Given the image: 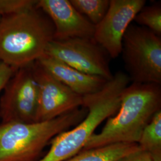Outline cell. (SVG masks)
<instances>
[{"label":"cell","mask_w":161,"mask_h":161,"mask_svg":"<svg viewBox=\"0 0 161 161\" xmlns=\"http://www.w3.org/2000/svg\"><path fill=\"white\" fill-rule=\"evenodd\" d=\"M36 5L0 19V60L15 70L44 55L54 38L52 21Z\"/></svg>","instance_id":"cell-1"},{"label":"cell","mask_w":161,"mask_h":161,"mask_svg":"<svg viewBox=\"0 0 161 161\" xmlns=\"http://www.w3.org/2000/svg\"><path fill=\"white\" fill-rule=\"evenodd\" d=\"M161 110V84L135 83L122 92L116 115L94 133L82 151L116 143H137L145 127Z\"/></svg>","instance_id":"cell-2"},{"label":"cell","mask_w":161,"mask_h":161,"mask_svg":"<svg viewBox=\"0 0 161 161\" xmlns=\"http://www.w3.org/2000/svg\"><path fill=\"white\" fill-rule=\"evenodd\" d=\"M124 89L120 81L113 79L97 92L83 96L86 116L74 128L53 138L49 151L38 161H64L79 153L96 129L118 112Z\"/></svg>","instance_id":"cell-3"},{"label":"cell","mask_w":161,"mask_h":161,"mask_svg":"<svg viewBox=\"0 0 161 161\" xmlns=\"http://www.w3.org/2000/svg\"><path fill=\"white\" fill-rule=\"evenodd\" d=\"M82 107L50 121L0 124V161H34L47 144L86 116Z\"/></svg>","instance_id":"cell-4"},{"label":"cell","mask_w":161,"mask_h":161,"mask_svg":"<svg viewBox=\"0 0 161 161\" xmlns=\"http://www.w3.org/2000/svg\"><path fill=\"white\" fill-rule=\"evenodd\" d=\"M130 81L161 84V36L130 25L124 35L121 53Z\"/></svg>","instance_id":"cell-5"},{"label":"cell","mask_w":161,"mask_h":161,"mask_svg":"<svg viewBox=\"0 0 161 161\" xmlns=\"http://www.w3.org/2000/svg\"><path fill=\"white\" fill-rule=\"evenodd\" d=\"M32 64L16 70L5 86L0 99L1 123L35 122L38 90Z\"/></svg>","instance_id":"cell-6"},{"label":"cell","mask_w":161,"mask_h":161,"mask_svg":"<svg viewBox=\"0 0 161 161\" xmlns=\"http://www.w3.org/2000/svg\"><path fill=\"white\" fill-rule=\"evenodd\" d=\"M45 54L86 74L107 80L114 75L110 68L108 54L93 38L53 40Z\"/></svg>","instance_id":"cell-7"},{"label":"cell","mask_w":161,"mask_h":161,"mask_svg":"<svg viewBox=\"0 0 161 161\" xmlns=\"http://www.w3.org/2000/svg\"><path fill=\"white\" fill-rule=\"evenodd\" d=\"M38 90L35 122L50 121L82 107L83 96L56 79L37 62L32 64Z\"/></svg>","instance_id":"cell-8"},{"label":"cell","mask_w":161,"mask_h":161,"mask_svg":"<svg viewBox=\"0 0 161 161\" xmlns=\"http://www.w3.org/2000/svg\"><path fill=\"white\" fill-rule=\"evenodd\" d=\"M146 3L145 0H110L108 12L95 26L93 36L110 58L121 54L124 35Z\"/></svg>","instance_id":"cell-9"},{"label":"cell","mask_w":161,"mask_h":161,"mask_svg":"<svg viewBox=\"0 0 161 161\" xmlns=\"http://www.w3.org/2000/svg\"><path fill=\"white\" fill-rule=\"evenodd\" d=\"M36 6L52 21L53 40L93 38L95 26L76 10L69 0H38Z\"/></svg>","instance_id":"cell-10"},{"label":"cell","mask_w":161,"mask_h":161,"mask_svg":"<svg viewBox=\"0 0 161 161\" xmlns=\"http://www.w3.org/2000/svg\"><path fill=\"white\" fill-rule=\"evenodd\" d=\"M36 62L56 79L82 96L97 92L108 81L102 77L83 73L46 54Z\"/></svg>","instance_id":"cell-11"},{"label":"cell","mask_w":161,"mask_h":161,"mask_svg":"<svg viewBox=\"0 0 161 161\" xmlns=\"http://www.w3.org/2000/svg\"><path fill=\"white\" fill-rule=\"evenodd\" d=\"M140 149L137 143H116L82 151L64 161H118Z\"/></svg>","instance_id":"cell-12"},{"label":"cell","mask_w":161,"mask_h":161,"mask_svg":"<svg viewBox=\"0 0 161 161\" xmlns=\"http://www.w3.org/2000/svg\"><path fill=\"white\" fill-rule=\"evenodd\" d=\"M137 144L155 161H161V110L156 113L142 132Z\"/></svg>","instance_id":"cell-13"},{"label":"cell","mask_w":161,"mask_h":161,"mask_svg":"<svg viewBox=\"0 0 161 161\" xmlns=\"http://www.w3.org/2000/svg\"><path fill=\"white\" fill-rule=\"evenodd\" d=\"M71 4L82 16L96 26L105 16L110 0H69Z\"/></svg>","instance_id":"cell-14"},{"label":"cell","mask_w":161,"mask_h":161,"mask_svg":"<svg viewBox=\"0 0 161 161\" xmlns=\"http://www.w3.org/2000/svg\"><path fill=\"white\" fill-rule=\"evenodd\" d=\"M134 20L139 26L145 27L161 36V4L157 3L151 6H144Z\"/></svg>","instance_id":"cell-15"},{"label":"cell","mask_w":161,"mask_h":161,"mask_svg":"<svg viewBox=\"0 0 161 161\" xmlns=\"http://www.w3.org/2000/svg\"><path fill=\"white\" fill-rule=\"evenodd\" d=\"M31 0H0V19L4 15L31 6Z\"/></svg>","instance_id":"cell-16"},{"label":"cell","mask_w":161,"mask_h":161,"mask_svg":"<svg viewBox=\"0 0 161 161\" xmlns=\"http://www.w3.org/2000/svg\"><path fill=\"white\" fill-rule=\"evenodd\" d=\"M15 70L0 60V92L4 89L7 82L14 74Z\"/></svg>","instance_id":"cell-17"},{"label":"cell","mask_w":161,"mask_h":161,"mask_svg":"<svg viewBox=\"0 0 161 161\" xmlns=\"http://www.w3.org/2000/svg\"><path fill=\"white\" fill-rule=\"evenodd\" d=\"M118 161H155L149 153L140 149Z\"/></svg>","instance_id":"cell-18"}]
</instances>
